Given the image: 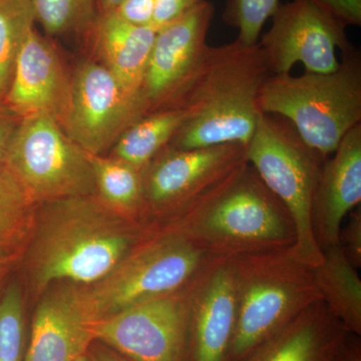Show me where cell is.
Here are the masks:
<instances>
[{"instance_id":"1","label":"cell","mask_w":361,"mask_h":361,"mask_svg":"<svg viewBox=\"0 0 361 361\" xmlns=\"http://www.w3.org/2000/svg\"><path fill=\"white\" fill-rule=\"evenodd\" d=\"M155 232L97 196L39 204L21 260L30 290L40 297L54 284L96 282Z\"/></svg>"},{"instance_id":"2","label":"cell","mask_w":361,"mask_h":361,"mask_svg":"<svg viewBox=\"0 0 361 361\" xmlns=\"http://www.w3.org/2000/svg\"><path fill=\"white\" fill-rule=\"evenodd\" d=\"M273 75L262 47L235 39L207 47L180 101L185 120L167 145L192 149L225 142L248 145L257 125L261 92Z\"/></svg>"},{"instance_id":"3","label":"cell","mask_w":361,"mask_h":361,"mask_svg":"<svg viewBox=\"0 0 361 361\" xmlns=\"http://www.w3.org/2000/svg\"><path fill=\"white\" fill-rule=\"evenodd\" d=\"M158 230L217 258L289 250L296 242L290 214L249 161Z\"/></svg>"},{"instance_id":"4","label":"cell","mask_w":361,"mask_h":361,"mask_svg":"<svg viewBox=\"0 0 361 361\" xmlns=\"http://www.w3.org/2000/svg\"><path fill=\"white\" fill-rule=\"evenodd\" d=\"M342 54L332 73L271 75L259 99L262 113L286 118L324 160L361 123L360 52L353 47Z\"/></svg>"},{"instance_id":"5","label":"cell","mask_w":361,"mask_h":361,"mask_svg":"<svg viewBox=\"0 0 361 361\" xmlns=\"http://www.w3.org/2000/svg\"><path fill=\"white\" fill-rule=\"evenodd\" d=\"M216 259L183 235L157 230L101 279L73 283L78 310L87 323L99 322L184 288Z\"/></svg>"},{"instance_id":"6","label":"cell","mask_w":361,"mask_h":361,"mask_svg":"<svg viewBox=\"0 0 361 361\" xmlns=\"http://www.w3.org/2000/svg\"><path fill=\"white\" fill-rule=\"evenodd\" d=\"M238 316L228 361L259 344L322 300L312 271L289 250L235 257Z\"/></svg>"},{"instance_id":"7","label":"cell","mask_w":361,"mask_h":361,"mask_svg":"<svg viewBox=\"0 0 361 361\" xmlns=\"http://www.w3.org/2000/svg\"><path fill=\"white\" fill-rule=\"evenodd\" d=\"M249 164L287 209L296 230L291 255L313 268L323 254L313 235L311 208L326 160L311 149L286 118L261 114L247 145Z\"/></svg>"},{"instance_id":"8","label":"cell","mask_w":361,"mask_h":361,"mask_svg":"<svg viewBox=\"0 0 361 361\" xmlns=\"http://www.w3.org/2000/svg\"><path fill=\"white\" fill-rule=\"evenodd\" d=\"M56 120L47 113L21 116L4 157L37 205L97 194L90 154L70 139Z\"/></svg>"},{"instance_id":"9","label":"cell","mask_w":361,"mask_h":361,"mask_svg":"<svg viewBox=\"0 0 361 361\" xmlns=\"http://www.w3.org/2000/svg\"><path fill=\"white\" fill-rule=\"evenodd\" d=\"M200 275L180 290L87 323L94 341L129 361H190L191 304Z\"/></svg>"},{"instance_id":"10","label":"cell","mask_w":361,"mask_h":361,"mask_svg":"<svg viewBox=\"0 0 361 361\" xmlns=\"http://www.w3.org/2000/svg\"><path fill=\"white\" fill-rule=\"evenodd\" d=\"M247 145L166 146L142 169L146 224L158 230L248 161Z\"/></svg>"},{"instance_id":"11","label":"cell","mask_w":361,"mask_h":361,"mask_svg":"<svg viewBox=\"0 0 361 361\" xmlns=\"http://www.w3.org/2000/svg\"><path fill=\"white\" fill-rule=\"evenodd\" d=\"M142 116L139 97L96 63H85L75 71L61 113L66 134L94 156L101 155Z\"/></svg>"},{"instance_id":"12","label":"cell","mask_w":361,"mask_h":361,"mask_svg":"<svg viewBox=\"0 0 361 361\" xmlns=\"http://www.w3.org/2000/svg\"><path fill=\"white\" fill-rule=\"evenodd\" d=\"M215 6L204 0L157 32L141 90L144 116L179 108L204 58Z\"/></svg>"},{"instance_id":"13","label":"cell","mask_w":361,"mask_h":361,"mask_svg":"<svg viewBox=\"0 0 361 361\" xmlns=\"http://www.w3.org/2000/svg\"><path fill=\"white\" fill-rule=\"evenodd\" d=\"M272 25L261 37L273 75L290 73L297 63L308 73H329L338 68L336 49L353 47L341 27L311 0H292L279 4L273 13Z\"/></svg>"},{"instance_id":"14","label":"cell","mask_w":361,"mask_h":361,"mask_svg":"<svg viewBox=\"0 0 361 361\" xmlns=\"http://www.w3.org/2000/svg\"><path fill=\"white\" fill-rule=\"evenodd\" d=\"M237 316L234 259H216L199 277L192 298L190 361H228Z\"/></svg>"},{"instance_id":"15","label":"cell","mask_w":361,"mask_h":361,"mask_svg":"<svg viewBox=\"0 0 361 361\" xmlns=\"http://www.w3.org/2000/svg\"><path fill=\"white\" fill-rule=\"evenodd\" d=\"M361 202V123L342 140L318 178L311 223L320 250L338 244L342 221Z\"/></svg>"},{"instance_id":"16","label":"cell","mask_w":361,"mask_h":361,"mask_svg":"<svg viewBox=\"0 0 361 361\" xmlns=\"http://www.w3.org/2000/svg\"><path fill=\"white\" fill-rule=\"evenodd\" d=\"M94 341L78 310L73 283L52 285L40 296L27 337L25 361H75Z\"/></svg>"},{"instance_id":"17","label":"cell","mask_w":361,"mask_h":361,"mask_svg":"<svg viewBox=\"0 0 361 361\" xmlns=\"http://www.w3.org/2000/svg\"><path fill=\"white\" fill-rule=\"evenodd\" d=\"M68 89L56 49L33 28L16 59L4 103L16 115L47 113L58 118Z\"/></svg>"},{"instance_id":"18","label":"cell","mask_w":361,"mask_h":361,"mask_svg":"<svg viewBox=\"0 0 361 361\" xmlns=\"http://www.w3.org/2000/svg\"><path fill=\"white\" fill-rule=\"evenodd\" d=\"M348 334L318 301L240 361H332Z\"/></svg>"},{"instance_id":"19","label":"cell","mask_w":361,"mask_h":361,"mask_svg":"<svg viewBox=\"0 0 361 361\" xmlns=\"http://www.w3.org/2000/svg\"><path fill=\"white\" fill-rule=\"evenodd\" d=\"M156 35L153 26L130 25L111 11L97 14L84 35L92 39L123 89L139 97Z\"/></svg>"},{"instance_id":"20","label":"cell","mask_w":361,"mask_h":361,"mask_svg":"<svg viewBox=\"0 0 361 361\" xmlns=\"http://www.w3.org/2000/svg\"><path fill=\"white\" fill-rule=\"evenodd\" d=\"M322 262L311 268L313 279L330 312L348 334L361 336V280L341 247L322 251Z\"/></svg>"},{"instance_id":"21","label":"cell","mask_w":361,"mask_h":361,"mask_svg":"<svg viewBox=\"0 0 361 361\" xmlns=\"http://www.w3.org/2000/svg\"><path fill=\"white\" fill-rule=\"evenodd\" d=\"M90 158L99 200L123 217L147 225L142 169L116 158Z\"/></svg>"},{"instance_id":"22","label":"cell","mask_w":361,"mask_h":361,"mask_svg":"<svg viewBox=\"0 0 361 361\" xmlns=\"http://www.w3.org/2000/svg\"><path fill=\"white\" fill-rule=\"evenodd\" d=\"M37 207L20 180L0 161V253L23 257Z\"/></svg>"},{"instance_id":"23","label":"cell","mask_w":361,"mask_h":361,"mask_svg":"<svg viewBox=\"0 0 361 361\" xmlns=\"http://www.w3.org/2000/svg\"><path fill=\"white\" fill-rule=\"evenodd\" d=\"M184 120L180 109L140 118L118 137L115 158L142 170L171 142Z\"/></svg>"},{"instance_id":"24","label":"cell","mask_w":361,"mask_h":361,"mask_svg":"<svg viewBox=\"0 0 361 361\" xmlns=\"http://www.w3.org/2000/svg\"><path fill=\"white\" fill-rule=\"evenodd\" d=\"M35 23L30 0H0V103L6 99L16 59Z\"/></svg>"},{"instance_id":"25","label":"cell","mask_w":361,"mask_h":361,"mask_svg":"<svg viewBox=\"0 0 361 361\" xmlns=\"http://www.w3.org/2000/svg\"><path fill=\"white\" fill-rule=\"evenodd\" d=\"M35 20L51 35H85L96 20L97 0H30Z\"/></svg>"},{"instance_id":"26","label":"cell","mask_w":361,"mask_h":361,"mask_svg":"<svg viewBox=\"0 0 361 361\" xmlns=\"http://www.w3.org/2000/svg\"><path fill=\"white\" fill-rule=\"evenodd\" d=\"M23 294L16 282L0 295V361H25L26 324Z\"/></svg>"},{"instance_id":"27","label":"cell","mask_w":361,"mask_h":361,"mask_svg":"<svg viewBox=\"0 0 361 361\" xmlns=\"http://www.w3.org/2000/svg\"><path fill=\"white\" fill-rule=\"evenodd\" d=\"M279 0H227L223 20L239 30L240 42L258 44L261 30L279 6Z\"/></svg>"},{"instance_id":"28","label":"cell","mask_w":361,"mask_h":361,"mask_svg":"<svg viewBox=\"0 0 361 361\" xmlns=\"http://www.w3.org/2000/svg\"><path fill=\"white\" fill-rule=\"evenodd\" d=\"M338 246L344 256L355 269L361 267V210L353 209L349 213L348 224L341 228L338 234Z\"/></svg>"},{"instance_id":"29","label":"cell","mask_w":361,"mask_h":361,"mask_svg":"<svg viewBox=\"0 0 361 361\" xmlns=\"http://www.w3.org/2000/svg\"><path fill=\"white\" fill-rule=\"evenodd\" d=\"M343 30L361 25V0H311Z\"/></svg>"},{"instance_id":"30","label":"cell","mask_w":361,"mask_h":361,"mask_svg":"<svg viewBox=\"0 0 361 361\" xmlns=\"http://www.w3.org/2000/svg\"><path fill=\"white\" fill-rule=\"evenodd\" d=\"M114 11L118 18L130 25L152 26L155 13V0H123Z\"/></svg>"},{"instance_id":"31","label":"cell","mask_w":361,"mask_h":361,"mask_svg":"<svg viewBox=\"0 0 361 361\" xmlns=\"http://www.w3.org/2000/svg\"><path fill=\"white\" fill-rule=\"evenodd\" d=\"M204 0H155V13H154L153 26L158 32L178 20L183 14L191 11Z\"/></svg>"},{"instance_id":"32","label":"cell","mask_w":361,"mask_h":361,"mask_svg":"<svg viewBox=\"0 0 361 361\" xmlns=\"http://www.w3.org/2000/svg\"><path fill=\"white\" fill-rule=\"evenodd\" d=\"M20 120L14 116L13 111L0 109V161H4L7 147L11 142L14 130Z\"/></svg>"},{"instance_id":"33","label":"cell","mask_w":361,"mask_h":361,"mask_svg":"<svg viewBox=\"0 0 361 361\" xmlns=\"http://www.w3.org/2000/svg\"><path fill=\"white\" fill-rule=\"evenodd\" d=\"M332 361H361V339L348 334Z\"/></svg>"},{"instance_id":"34","label":"cell","mask_w":361,"mask_h":361,"mask_svg":"<svg viewBox=\"0 0 361 361\" xmlns=\"http://www.w3.org/2000/svg\"><path fill=\"white\" fill-rule=\"evenodd\" d=\"M90 361H129L99 341H92L87 350Z\"/></svg>"},{"instance_id":"35","label":"cell","mask_w":361,"mask_h":361,"mask_svg":"<svg viewBox=\"0 0 361 361\" xmlns=\"http://www.w3.org/2000/svg\"><path fill=\"white\" fill-rule=\"evenodd\" d=\"M21 260L23 258L18 256L0 253V295L9 283V278L14 268L21 263Z\"/></svg>"},{"instance_id":"36","label":"cell","mask_w":361,"mask_h":361,"mask_svg":"<svg viewBox=\"0 0 361 361\" xmlns=\"http://www.w3.org/2000/svg\"><path fill=\"white\" fill-rule=\"evenodd\" d=\"M123 0H97L99 13H108L115 11Z\"/></svg>"},{"instance_id":"37","label":"cell","mask_w":361,"mask_h":361,"mask_svg":"<svg viewBox=\"0 0 361 361\" xmlns=\"http://www.w3.org/2000/svg\"><path fill=\"white\" fill-rule=\"evenodd\" d=\"M75 361H90L89 355H87V353L85 355L80 356L77 360Z\"/></svg>"}]
</instances>
